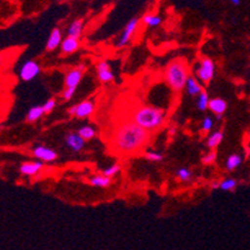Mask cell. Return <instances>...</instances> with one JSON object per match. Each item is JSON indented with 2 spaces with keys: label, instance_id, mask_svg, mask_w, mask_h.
<instances>
[{
  "label": "cell",
  "instance_id": "1",
  "mask_svg": "<svg viewBox=\"0 0 250 250\" xmlns=\"http://www.w3.org/2000/svg\"><path fill=\"white\" fill-rule=\"evenodd\" d=\"M151 140V133L143 129L133 120L118 124L111 135V146L119 154L130 155L139 153Z\"/></svg>",
  "mask_w": 250,
  "mask_h": 250
},
{
  "label": "cell",
  "instance_id": "2",
  "mask_svg": "<svg viewBox=\"0 0 250 250\" xmlns=\"http://www.w3.org/2000/svg\"><path fill=\"white\" fill-rule=\"evenodd\" d=\"M130 119L143 129L153 133L165 124L167 113L156 106L139 105L131 111Z\"/></svg>",
  "mask_w": 250,
  "mask_h": 250
},
{
  "label": "cell",
  "instance_id": "3",
  "mask_svg": "<svg viewBox=\"0 0 250 250\" xmlns=\"http://www.w3.org/2000/svg\"><path fill=\"white\" fill-rule=\"evenodd\" d=\"M189 69L182 59H174L169 62L164 71V77L169 88L175 93H180L185 89V84L189 78Z\"/></svg>",
  "mask_w": 250,
  "mask_h": 250
},
{
  "label": "cell",
  "instance_id": "4",
  "mask_svg": "<svg viewBox=\"0 0 250 250\" xmlns=\"http://www.w3.org/2000/svg\"><path fill=\"white\" fill-rule=\"evenodd\" d=\"M215 75V64L209 58H203L198 64V68H195L194 77L199 80L202 84H209L214 79Z\"/></svg>",
  "mask_w": 250,
  "mask_h": 250
},
{
  "label": "cell",
  "instance_id": "5",
  "mask_svg": "<svg viewBox=\"0 0 250 250\" xmlns=\"http://www.w3.org/2000/svg\"><path fill=\"white\" fill-rule=\"evenodd\" d=\"M139 23H140L139 18H131L128 23H126L124 30L122 31V34L119 35V38L117 39V42H115L114 46H115L117 49H123L128 45V44L130 43V40L133 39V37H134V34H135V31H137Z\"/></svg>",
  "mask_w": 250,
  "mask_h": 250
},
{
  "label": "cell",
  "instance_id": "6",
  "mask_svg": "<svg viewBox=\"0 0 250 250\" xmlns=\"http://www.w3.org/2000/svg\"><path fill=\"white\" fill-rule=\"evenodd\" d=\"M94 110H95V103L90 99H86L68 108V114L78 119H86L94 113Z\"/></svg>",
  "mask_w": 250,
  "mask_h": 250
},
{
  "label": "cell",
  "instance_id": "7",
  "mask_svg": "<svg viewBox=\"0 0 250 250\" xmlns=\"http://www.w3.org/2000/svg\"><path fill=\"white\" fill-rule=\"evenodd\" d=\"M40 71H42V66H40L39 62H35V60H26L20 68L19 78L23 82H31L37 77H39Z\"/></svg>",
  "mask_w": 250,
  "mask_h": 250
},
{
  "label": "cell",
  "instance_id": "8",
  "mask_svg": "<svg viewBox=\"0 0 250 250\" xmlns=\"http://www.w3.org/2000/svg\"><path fill=\"white\" fill-rule=\"evenodd\" d=\"M31 154L37 160L43 163H53L58 159V153L54 149L49 148L44 144H37L31 149Z\"/></svg>",
  "mask_w": 250,
  "mask_h": 250
},
{
  "label": "cell",
  "instance_id": "9",
  "mask_svg": "<svg viewBox=\"0 0 250 250\" xmlns=\"http://www.w3.org/2000/svg\"><path fill=\"white\" fill-rule=\"evenodd\" d=\"M85 64H79L77 68H73L68 71L64 77V86L69 89H78L80 82L83 79L84 71H85Z\"/></svg>",
  "mask_w": 250,
  "mask_h": 250
},
{
  "label": "cell",
  "instance_id": "10",
  "mask_svg": "<svg viewBox=\"0 0 250 250\" xmlns=\"http://www.w3.org/2000/svg\"><path fill=\"white\" fill-rule=\"evenodd\" d=\"M86 142L79 135L78 131H68L64 135V145L71 153H80L85 149Z\"/></svg>",
  "mask_w": 250,
  "mask_h": 250
},
{
  "label": "cell",
  "instance_id": "11",
  "mask_svg": "<svg viewBox=\"0 0 250 250\" xmlns=\"http://www.w3.org/2000/svg\"><path fill=\"white\" fill-rule=\"evenodd\" d=\"M95 69H97L98 79H99L100 83L108 84V83L114 82V79H115V75H114L113 70H111L110 64L105 62V60H102V62H98Z\"/></svg>",
  "mask_w": 250,
  "mask_h": 250
},
{
  "label": "cell",
  "instance_id": "12",
  "mask_svg": "<svg viewBox=\"0 0 250 250\" xmlns=\"http://www.w3.org/2000/svg\"><path fill=\"white\" fill-rule=\"evenodd\" d=\"M44 168V163L40 160H34V162H24L20 164L19 171L24 176H34L42 171Z\"/></svg>",
  "mask_w": 250,
  "mask_h": 250
},
{
  "label": "cell",
  "instance_id": "13",
  "mask_svg": "<svg viewBox=\"0 0 250 250\" xmlns=\"http://www.w3.org/2000/svg\"><path fill=\"white\" fill-rule=\"evenodd\" d=\"M208 109L216 117V119H222L228 109V103L222 98H213L209 100V106Z\"/></svg>",
  "mask_w": 250,
  "mask_h": 250
},
{
  "label": "cell",
  "instance_id": "14",
  "mask_svg": "<svg viewBox=\"0 0 250 250\" xmlns=\"http://www.w3.org/2000/svg\"><path fill=\"white\" fill-rule=\"evenodd\" d=\"M80 48V42L79 39H75V38L66 37L62 39V45H60V51H62V55H71L77 53Z\"/></svg>",
  "mask_w": 250,
  "mask_h": 250
},
{
  "label": "cell",
  "instance_id": "15",
  "mask_svg": "<svg viewBox=\"0 0 250 250\" xmlns=\"http://www.w3.org/2000/svg\"><path fill=\"white\" fill-rule=\"evenodd\" d=\"M185 93L188 94V97H191V98H196L202 93L204 89H203L202 83L199 80L196 79L194 75H189L187 80V84H185Z\"/></svg>",
  "mask_w": 250,
  "mask_h": 250
},
{
  "label": "cell",
  "instance_id": "16",
  "mask_svg": "<svg viewBox=\"0 0 250 250\" xmlns=\"http://www.w3.org/2000/svg\"><path fill=\"white\" fill-rule=\"evenodd\" d=\"M62 42V33L59 28H54L51 30L50 35H49L48 40H46L45 49L48 51L57 50L58 48H60Z\"/></svg>",
  "mask_w": 250,
  "mask_h": 250
},
{
  "label": "cell",
  "instance_id": "17",
  "mask_svg": "<svg viewBox=\"0 0 250 250\" xmlns=\"http://www.w3.org/2000/svg\"><path fill=\"white\" fill-rule=\"evenodd\" d=\"M89 185L94 188H100V189H106V188L111 187V183H113V179L111 178H108V176L103 175V174H98V175L90 176L88 179Z\"/></svg>",
  "mask_w": 250,
  "mask_h": 250
},
{
  "label": "cell",
  "instance_id": "18",
  "mask_svg": "<svg viewBox=\"0 0 250 250\" xmlns=\"http://www.w3.org/2000/svg\"><path fill=\"white\" fill-rule=\"evenodd\" d=\"M83 30H84V20L75 19L69 24L68 29H66V35L70 38H75V39H80Z\"/></svg>",
  "mask_w": 250,
  "mask_h": 250
},
{
  "label": "cell",
  "instance_id": "19",
  "mask_svg": "<svg viewBox=\"0 0 250 250\" xmlns=\"http://www.w3.org/2000/svg\"><path fill=\"white\" fill-rule=\"evenodd\" d=\"M142 21L146 28H158L163 23V18L156 13H145Z\"/></svg>",
  "mask_w": 250,
  "mask_h": 250
},
{
  "label": "cell",
  "instance_id": "20",
  "mask_svg": "<svg viewBox=\"0 0 250 250\" xmlns=\"http://www.w3.org/2000/svg\"><path fill=\"white\" fill-rule=\"evenodd\" d=\"M243 163V156L238 153H231L230 155L228 156L227 160H225V169L228 171H234L242 165Z\"/></svg>",
  "mask_w": 250,
  "mask_h": 250
},
{
  "label": "cell",
  "instance_id": "21",
  "mask_svg": "<svg viewBox=\"0 0 250 250\" xmlns=\"http://www.w3.org/2000/svg\"><path fill=\"white\" fill-rule=\"evenodd\" d=\"M44 114H45V111H44L43 105H35L29 109L28 113H26L25 120L29 124H33V123H37L38 120L42 119Z\"/></svg>",
  "mask_w": 250,
  "mask_h": 250
},
{
  "label": "cell",
  "instance_id": "22",
  "mask_svg": "<svg viewBox=\"0 0 250 250\" xmlns=\"http://www.w3.org/2000/svg\"><path fill=\"white\" fill-rule=\"evenodd\" d=\"M223 139H224V133L222 130H215L208 137L207 139V146L210 150H216L219 145L222 144Z\"/></svg>",
  "mask_w": 250,
  "mask_h": 250
},
{
  "label": "cell",
  "instance_id": "23",
  "mask_svg": "<svg viewBox=\"0 0 250 250\" xmlns=\"http://www.w3.org/2000/svg\"><path fill=\"white\" fill-rule=\"evenodd\" d=\"M175 178L179 180L180 183H190L194 178L193 171L187 167H182V168L176 169Z\"/></svg>",
  "mask_w": 250,
  "mask_h": 250
},
{
  "label": "cell",
  "instance_id": "24",
  "mask_svg": "<svg viewBox=\"0 0 250 250\" xmlns=\"http://www.w3.org/2000/svg\"><path fill=\"white\" fill-rule=\"evenodd\" d=\"M78 133L85 142H89V140L97 137V129L91 126V125H84V126L78 129Z\"/></svg>",
  "mask_w": 250,
  "mask_h": 250
},
{
  "label": "cell",
  "instance_id": "25",
  "mask_svg": "<svg viewBox=\"0 0 250 250\" xmlns=\"http://www.w3.org/2000/svg\"><path fill=\"white\" fill-rule=\"evenodd\" d=\"M209 100H210L209 99V94L205 90H203L195 99V105L198 108V110L207 111L208 106H209Z\"/></svg>",
  "mask_w": 250,
  "mask_h": 250
},
{
  "label": "cell",
  "instance_id": "26",
  "mask_svg": "<svg viewBox=\"0 0 250 250\" xmlns=\"http://www.w3.org/2000/svg\"><path fill=\"white\" fill-rule=\"evenodd\" d=\"M236 187H238V180L234 179V178H225V179L219 182L218 189L223 191H233L235 190Z\"/></svg>",
  "mask_w": 250,
  "mask_h": 250
},
{
  "label": "cell",
  "instance_id": "27",
  "mask_svg": "<svg viewBox=\"0 0 250 250\" xmlns=\"http://www.w3.org/2000/svg\"><path fill=\"white\" fill-rule=\"evenodd\" d=\"M120 170H122V165L119 164V163H114V164L109 165L108 168H105L104 170H103V175L108 176V178H111L113 179L114 176L118 175V174L120 173Z\"/></svg>",
  "mask_w": 250,
  "mask_h": 250
},
{
  "label": "cell",
  "instance_id": "28",
  "mask_svg": "<svg viewBox=\"0 0 250 250\" xmlns=\"http://www.w3.org/2000/svg\"><path fill=\"white\" fill-rule=\"evenodd\" d=\"M214 128V119L209 115L204 117V119L202 120V124H200V130L203 134H209Z\"/></svg>",
  "mask_w": 250,
  "mask_h": 250
},
{
  "label": "cell",
  "instance_id": "29",
  "mask_svg": "<svg viewBox=\"0 0 250 250\" xmlns=\"http://www.w3.org/2000/svg\"><path fill=\"white\" fill-rule=\"evenodd\" d=\"M144 158L149 162H153V163H159L164 159V155L163 153L160 151H156V150H146L144 153Z\"/></svg>",
  "mask_w": 250,
  "mask_h": 250
},
{
  "label": "cell",
  "instance_id": "30",
  "mask_svg": "<svg viewBox=\"0 0 250 250\" xmlns=\"http://www.w3.org/2000/svg\"><path fill=\"white\" fill-rule=\"evenodd\" d=\"M216 158H218V153L216 150H210L209 153L205 154L202 158V163L204 165H213L216 162Z\"/></svg>",
  "mask_w": 250,
  "mask_h": 250
},
{
  "label": "cell",
  "instance_id": "31",
  "mask_svg": "<svg viewBox=\"0 0 250 250\" xmlns=\"http://www.w3.org/2000/svg\"><path fill=\"white\" fill-rule=\"evenodd\" d=\"M77 93V89H69V88H64V91L62 93V98L64 102H69V100L73 99V97Z\"/></svg>",
  "mask_w": 250,
  "mask_h": 250
},
{
  "label": "cell",
  "instance_id": "32",
  "mask_svg": "<svg viewBox=\"0 0 250 250\" xmlns=\"http://www.w3.org/2000/svg\"><path fill=\"white\" fill-rule=\"evenodd\" d=\"M55 106H57V102H55V99H48L45 103L43 104V108H44V111H45V114H49L51 113V111L54 110Z\"/></svg>",
  "mask_w": 250,
  "mask_h": 250
},
{
  "label": "cell",
  "instance_id": "33",
  "mask_svg": "<svg viewBox=\"0 0 250 250\" xmlns=\"http://www.w3.org/2000/svg\"><path fill=\"white\" fill-rule=\"evenodd\" d=\"M4 62H5V57L3 54H0V66H3Z\"/></svg>",
  "mask_w": 250,
  "mask_h": 250
},
{
  "label": "cell",
  "instance_id": "34",
  "mask_svg": "<svg viewBox=\"0 0 250 250\" xmlns=\"http://www.w3.org/2000/svg\"><path fill=\"white\" fill-rule=\"evenodd\" d=\"M230 1H231V3H233V5H239L242 0H230Z\"/></svg>",
  "mask_w": 250,
  "mask_h": 250
},
{
  "label": "cell",
  "instance_id": "35",
  "mask_svg": "<svg viewBox=\"0 0 250 250\" xmlns=\"http://www.w3.org/2000/svg\"><path fill=\"white\" fill-rule=\"evenodd\" d=\"M175 133V129L174 128H171V129H169V134H170V135H173V134Z\"/></svg>",
  "mask_w": 250,
  "mask_h": 250
},
{
  "label": "cell",
  "instance_id": "36",
  "mask_svg": "<svg viewBox=\"0 0 250 250\" xmlns=\"http://www.w3.org/2000/svg\"><path fill=\"white\" fill-rule=\"evenodd\" d=\"M1 129H3V123L0 122V131H1Z\"/></svg>",
  "mask_w": 250,
  "mask_h": 250
},
{
  "label": "cell",
  "instance_id": "37",
  "mask_svg": "<svg viewBox=\"0 0 250 250\" xmlns=\"http://www.w3.org/2000/svg\"><path fill=\"white\" fill-rule=\"evenodd\" d=\"M9 1H15V0H9Z\"/></svg>",
  "mask_w": 250,
  "mask_h": 250
}]
</instances>
